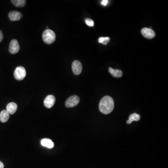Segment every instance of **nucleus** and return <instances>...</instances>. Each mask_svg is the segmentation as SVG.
Returning <instances> with one entry per match:
<instances>
[{
    "instance_id": "obj_1",
    "label": "nucleus",
    "mask_w": 168,
    "mask_h": 168,
    "mask_svg": "<svg viewBox=\"0 0 168 168\" xmlns=\"http://www.w3.org/2000/svg\"><path fill=\"white\" fill-rule=\"evenodd\" d=\"M114 106L115 104L112 97L106 96L101 100L99 104V109L102 114L108 115L114 110Z\"/></svg>"
},
{
    "instance_id": "obj_2",
    "label": "nucleus",
    "mask_w": 168,
    "mask_h": 168,
    "mask_svg": "<svg viewBox=\"0 0 168 168\" xmlns=\"http://www.w3.org/2000/svg\"><path fill=\"white\" fill-rule=\"evenodd\" d=\"M42 39L47 44H52L56 40V35L53 31L50 29H47L44 31L42 34Z\"/></svg>"
},
{
    "instance_id": "obj_3",
    "label": "nucleus",
    "mask_w": 168,
    "mask_h": 168,
    "mask_svg": "<svg viewBox=\"0 0 168 168\" xmlns=\"http://www.w3.org/2000/svg\"><path fill=\"white\" fill-rule=\"evenodd\" d=\"M14 77L17 81H22L25 78L26 75L25 69L22 67H18L15 69L14 72Z\"/></svg>"
},
{
    "instance_id": "obj_4",
    "label": "nucleus",
    "mask_w": 168,
    "mask_h": 168,
    "mask_svg": "<svg viewBox=\"0 0 168 168\" xmlns=\"http://www.w3.org/2000/svg\"><path fill=\"white\" fill-rule=\"evenodd\" d=\"M80 101V98L78 96L73 95L67 100L65 104L67 107H73L78 105Z\"/></svg>"
},
{
    "instance_id": "obj_5",
    "label": "nucleus",
    "mask_w": 168,
    "mask_h": 168,
    "mask_svg": "<svg viewBox=\"0 0 168 168\" xmlns=\"http://www.w3.org/2000/svg\"><path fill=\"white\" fill-rule=\"evenodd\" d=\"M20 50V45L16 39H13L10 42L9 52L12 54L17 53Z\"/></svg>"
},
{
    "instance_id": "obj_6",
    "label": "nucleus",
    "mask_w": 168,
    "mask_h": 168,
    "mask_svg": "<svg viewBox=\"0 0 168 168\" xmlns=\"http://www.w3.org/2000/svg\"><path fill=\"white\" fill-rule=\"evenodd\" d=\"M72 67V72L75 75H78L82 73V66L80 61L78 60L73 61Z\"/></svg>"
},
{
    "instance_id": "obj_7",
    "label": "nucleus",
    "mask_w": 168,
    "mask_h": 168,
    "mask_svg": "<svg viewBox=\"0 0 168 168\" xmlns=\"http://www.w3.org/2000/svg\"><path fill=\"white\" fill-rule=\"evenodd\" d=\"M55 97L52 95H48L44 99V105L48 108H52L55 103Z\"/></svg>"
},
{
    "instance_id": "obj_8",
    "label": "nucleus",
    "mask_w": 168,
    "mask_h": 168,
    "mask_svg": "<svg viewBox=\"0 0 168 168\" xmlns=\"http://www.w3.org/2000/svg\"><path fill=\"white\" fill-rule=\"evenodd\" d=\"M141 33L144 37L148 39H152L156 36L155 32L151 29L144 28L141 30Z\"/></svg>"
},
{
    "instance_id": "obj_9",
    "label": "nucleus",
    "mask_w": 168,
    "mask_h": 168,
    "mask_svg": "<svg viewBox=\"0 0 168 168\" xmlns=\"http://www.w3.org/2000/svg\"><path fill=\"white\" fill-rule=\"evenodd\" d=\"M22 15L18 11H12L8 14V17L11 21H18L21 19Z\"/></svg>"
},
{
    "instance_id": "obj_10",
    "label": "nucleus",
    "mask_w": 168,
    "mask_h": 168,
    "mask_svg": "<svg viewBox=\"0 0 168 168\" xmlns=\"http://www.w3.org/2000/svg\"><path fill=\"white\" fill-rule=\"evenodd\" d=\"M17 109V105L14 102H10L6 106V110L9 114L13 115L16 113Z\"/></svg>"
},
{
    "instance_id": "obj_11",
    "label": "nucleus",
    "mask_w": 168,
    "mask_h": 168,
    "mask_svg": "<svg viewBox=\"0 0 168 168\" xmlns=\"http://www.w3.org/2000/svg\"><path fill=\"white\" fill-rule=\"evenodd\" d=\"M41 144L43 147H46L49 149H52L54 146L53 142L49 139H43L41 140Z\"/></svg>"
},
{
    "instance_id": "obj_12",
    "label": "nucleus",
    "mask_w": 168,
    "mask_h": 168,
    "mask_svg": "<svg viewBox=\"0 0 168 168\" xmlns=\"http://www.w3.org/2000/svg\"><path fill=\"white\" fill-rule=\"evenodd\" d=\"M9 114L6 110H3L0 113V121L2 123L7 122L9 119Z\"/></svg>"
},
{
    "instance_id": "obj_13",
    "label": "nucleus",
    "mask_w": 168,
    "mask_h": 168,
    "mask_svg": "<svg viewBox=\"0 0 168 168\" xmlns=\"http://www.w3.org/2000/svg\"><path fill=\"white\" fill-rule=\"evenodd\" d=\"M109 72L110 74L113 76V77H116V78H120L122 77V72L121 71L118 69H114L111 67L109 68Z\"/></svg>"
},
{
    "instance_id": "obj_14",
    "label": "nucleus",
    "mask_w": 168,
    "mask_h": 168,
    "mask_svg": "<svg viewBox=\"0 0 168 168\" xmlns=\"http://www.w3.org/2000/svg\"><path fill=\"white\" fill-rule=\"evenodd\" d=\"M140 119V116L136 113L131 114L129 116L128 120L126 121L127 124H131L133 121H138Z\"/></svg>"
},
{
    "instance_id": "obj_15",
    "label": "nucleus",
    "mask_w": 168,
    "mask_h": 168,
    "mask_svg": "<svg viewBox=\"0 0 168 168\" xmlns=\"http://www.w3.org/2000/svg\"><path fill=\"white\" fill-rule=\"evenodd\" d=\"M11 2L17 7H23L26 4V1L25 0H13Z\"/></svg>"
},
{
    "instance_id": "obj_16",
    "label": "nucleus",
    "mask_w": 168,
    "mask_h": 168,
    "mask_svg": "<svg viewBox=\"0 0 168 168\" xmlns=\"http://www.w3.org/2000/svg\"><path fill=\"white\" fill-rule=\"evenodd\" d=\"M110 39L109 37H101L98 39V42L104 45H106L110 41Z\"/></svg>"
},
{
    "instance_id": "obj_17",
    "label": "nucleus",
    "mask_w": 168,
    "mask_h": 168,
    "mask_svg": "<svg viewBox=\"0 0 168 168\" xmlns=\"http://www.w3.org/2000/svg\"><path fill=\"white\" fill-rule=\"evenodd\" d=\"M86 24L89 27H93L94 26V21L91 19L87 18L85 20Z\"/></svg>"
},
{
    "instance_id": "obj_18",
    "label": "nucleus",
    "mask_w": 168,
    "mask_h": 168,
    "mask_svg": "<svg viewBox=\"0 0 168 168\" xmlns=\"http://www.w3.org/2000/svg\"><path fill=\"white\" fill-rule=\"evenodd\" d=\"M108 1L107 0H103V1H102L101 4L103 5L106 6V5L108 3Z\"/></svg>"
},
{
    "instance_id": "obj_19",
    "label": "nucleus",
    "mask_w": 168,
    "mask_h": 168,
    "mask_svg": "<svg viewBox=\"0 0 168 168\" xmlns=\"http://www.w3.org/2000/svg\"><path fill=\"white\" fill-rule=\"evenodd\" d=\"M3 38V35L2 31L0 30V42L2 41Z\"/></svg>"
},
{
    "instance_id": "obj_20",
    "label": "nucleus",
    "mask_w": 168,
    "mask_h": 168,
    "mask_svg": "<svg viewBox=\"0 0 168 168\" xmlns=\"http://www.w3.org/2000/svg\"><path fill=\"white\" fill-rule=\"evenodd\" d=\"M0 168H4V165L1 161H0Z\"/></svg>"
}]
</instances>
